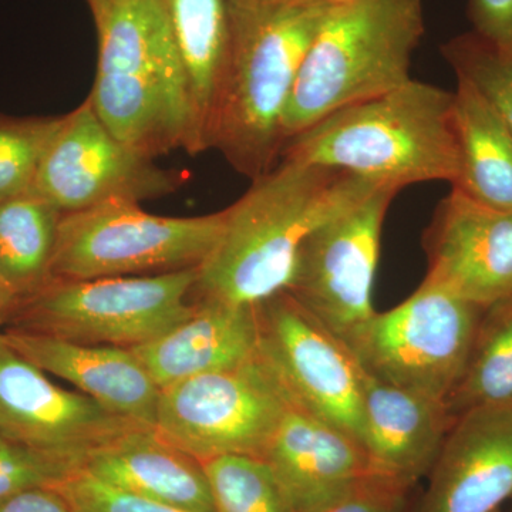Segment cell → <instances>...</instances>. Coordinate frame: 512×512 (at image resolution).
I'll use <instances>...</instances> for the list:
<instances>
[{
    "label": "cell",
    "instance_id": "1",
    "mask_svg": "<svg viewBox=\"0 0 512 512\" xmlns=\"http://www.w3.org/2000/svg\"><path fill=\"white\" fill-rule=\"evenodd\" d=\"M382 187L338 168L279 161L224 210L220 239L198 268L192 301L255 306L286 291L306 237Z\"/></svg>",
    "mask_w": 512,
    "mask_h": 512
},
{
    "label": "cell",
    "instance_id": "2",
    "mask_svg": "<svg viewBox=\"0 0 512 512\" xmlns=\"http://www.w3.org/2000/svg\"><path fill=\"white\" fill-rule=\"evenodd\" d=\"M231 39L208 150L254 181L274 170L282 121L303 60L330 9L326 0H228Z\"/></svg>",
    "mask_w": 512,
    "mask_h": 512
},
{
    "label": "cell",
    "instance_id": "3",
    "mask_svg": "<svg viewBox=\"0 0 512 512\" xmlns=\"http://www.w3.org/2000/svg\"><path fill=\"white\" fill-rule=\"evenodd\" d=\"M93 110L111 134L156 160L202 153L187 76L163 0H111L96 22Z\"/></svg>",
    "mask_w": 512,
    "mask_h": 512
},
{
    "label": "cell",
    "instance_id": "4",
    "mask_svg": "<svg viewBox=\"0 0 512 512\" xmlns=\"http://www.w3.org/2000/svg\"><path fill=\"white\" fill-rule=\"evenodd\" d=\"M281 160L338 168L400 191L453 185L460 174L454 92L412 79L306 128L286 141Z\"/></svg>",
    "mask_w": 512,
    "mask_h": 512
},
{
    "label": "cell",
    "instance_id": "5",
    "mask_svg": "<svg viewBox=\"0 0 512 512\" xmlns=\"http://www.w3.org/2000/svg\"><path fill=\"white\" fill-rule=\"evenodd\" d=\"M424 32L423 0H348L330 6L285 109L284 146L329 114L410 82Z\"/></svg>",
    "mask_w": 512,
    "mask_h": 512
},
{
    "label": "cell",
    "instance_id": "6",
    "mask_svg": "<svg viewBox=\"0 0 512 512\" xmlns=\"http://www.w3.org/2000/svg\"><path fill=\"white\" fill-rule=\"evenodd\" d=\"M198 268L147 276L53 281L22 299L2 329L133 349L191 315Z\"/></svg>",
    "mask_w": 512,
    "mask_h": 512
},
{
    "label": "cell",
    "instance_id": "7",
    "mask_svg": "<svg viewBox=\"0 0 512 512\" xmlns=\"http://www.w3.org/2000/svg\"><path fill=\"white\" fill-rule=\"evenodd\" d=\"M224 218V211L200 217H163L126 200L63 214L50 282L200 268L220 239Z\"/></svg>",
    "mask_w": 512,
    "mask_h": 512
},
{
    "label": "cell",
    "instance_id": "8",
    "mask_svg": "<svg viewBox=\"0 0 512 512\" xmlns=\"http://www.w3.org/2000/svg\"><path fill=\"white\" fill-rule=\"evenodd\" d=\"M484 309L424 278L406 301L373 313L348 346L370 376L447 402Z\"/></svg>",
    "mask_w": 512,
    "mask_h": 512
},
{
    "label": "cell",
    "instance_id": "9",
    "mask_svg": "<svg viewBox=\"0 0 512 512\" xmlns=\"http://www.w3.org/2000/svg\"><path fill=\"white\" fill-rule=\"evenodd\" d=\"M255 313L259 362L289 406L365 448L362 367L349 346L286 291L255 305Z\"/></svg>",
    "mask_w": 512,
    "mask_h": 512
},
{
    "label": "cell",
    "instance_id": "10",
    "mask_svg": "<svg viewBox=\"0 0 512 512\" xmlns=\"http://www.w3.org/2000/svg\"><path fill=\"white\" fill-rule=\"evenodd\" d=\"M289 404L268 370L254 360L161 390L156 429L202 461L262 457Z\"/></svg>",
    "mask_w": 512,
    "mask_h": 512
},
{
    "label": "cell",
    "instance_id": "11",
    "mask_svg": "<svg viewBox=\"0 0 512 512\" xmlns=\"http://www.w3.org/2000/svg\"><path fill=\"white\" fill-rule=\"evenodd\" d=\"M397 188H379L306 237L286 292L346 345L375 313L380 238Z\"/></svg>",
    "mask_w": 512,
    "mask_h": 512
},
{
    "label": "cell",
    "instance_id": "12",
    "mask_svg": "<svg viewBox=\"0 0 512 512\" xmlns=\"http://www.w3.org/2000/svg\"><path fill=\"white\" fill-rule=\"evenodd\" d=\"M180 171L158 167L117 140L89 99L64 114L37 170L32 190L62 214L89 210L103 202H138L165 197L185 183Z\"/></svg>",
    "mask_w": 512,
    "mask_h": 512
},
{
    "label": "cell",
    "instance_id": "13",
    "mask_svg": "<svg viewBox=\"0 0 512 512\" xmlns=\"http://www.w3.org/2000/svg\"><path fill=\"white\" fill-rule=\"evenodd\" d=\"M136 426L57 386L0 332V436L82 467L93 451Z\"/></svg>",
    "mask_w": 512,
    "mask_h": 512
},
{
    "label": "cell",
    "instance_id": "14",
    "mask_svg": "<svg viewBox=\"0 0 512 512\" xmlns=\"http://www.w3.org/2000/svg\"><path fill=\"white\" fill-rule=\"evenodd\" d=\"M426 279L488 308L512 298V212L451 188L424 232Z\"/></svg>",
    "mask_w": 512,
    "mask_h": 512
},
{
    "label": "cell",
    "instance_id": "15",
    "mask_svg": "<svg viewBox=\"0 0 512 512\" xmlns=\"http://www.w3.org/2000/svg\"><path fill=\"white\" fill-rule=\"evenodd\" d=\"M416 512H498L512 497V402L460 414Z\"/></svg>",
    "mask_w": 512,
    "mask_h": 512
},
{
    "label": "cell",
    "instance_id": "16",
    "mask_svg": "<svg viewBox=\"0 0 512 512\" xmlns=\"http://www.w3.org/2000/svg\"><path fill=\"white\" fill-rule=\"evenodd\" d=\"M295 512H323L376 473L359 441L289 406L262 454Z\"/></svg>",
    "mask_w": 512,
    "mask_h": 512
},
{
    "label": "cell",
    "instance_id": "17",
    "mask_svg": "<svg viewBox=\"0 0 512 512\" xmlns=\"http://www.w3.org/2000/svg\"><path fill=\"white\" fill-rule=\"evenodd\" d=\"M0 332L16 352L47 375L72 384L116 416L156 429L161 389L133 350L15 329Z\"/></svg>",
    "mask_w": 512,
    "mask_h": 512
},
{
    "label": "cell",
    "instance_id": "18",
    "mask_svg": "<svg viewBox=\"0 0 512 512\" xmlns=\"http://www.w3.org/2000/svg\"><path fill=\"white\" fill-rule=\"evenodd\" d=\"M362 402L373 470L410 485L429 476L456 420L447 403L382 382L363 369Z\"/></svg>",
    "mask_w": 512,
    "mask_h": 512
},
{
    "label": "cell",
    "instance_id": "19",
    "mask_svg": "<svg viewBox=\"0 0 512 512\" xmlns=\"http://www.w3.org/2000/svg\"><path fill=\"white\" fill-rule=\"evenodd\" d=\"M131 350L161 390L192 377L234 369L258 355L255 306L195 299L187 319Z\"/></svg>",
    "mask_w": 512,
    "mask_h": 512
},
{
    "label": "cell",
    "instance_id": "20",
    "mask_svg": "<svg viewBox=\"0 0 512 512\" xmlns=\"http://www.w3.org/2000/svg\"><path fill=\"white\" fill-rule=\"evenodd\" d=\"M97 480L190 512H215L200 460L154 427L136 426L97 448L82 466Z\"/></svg>",
    "mask_w": 512,
    "mask_h": 512
},
{
    "label": "cell",
    "instance_id": "21",
    "mask_svg": "<svg viewBox=\"0 0 512 512\" xmlns=\"http://www.w3.org/2000/svg\"><path fill=\"white\" fill-rule=\"evenodd\" d=\"M454 116L460 174L451 188L487 207L512 212L510 128L483 94L463 77H457Z\"/></svg>",
    "mask_w": 512,
    "mask_h": 512
},
{
    "label": "cell",
    "instance_id": "22",
    "mask_svg": "<svg viewBox=\"0 0 512 512\" xmlns=\"http://www.w3.org/2000/svg\"><path fill=\"white\" fill-rule=\"evenodd\" d=\"M197 121L202 153L208 150V133L225 66L231 25L228 0H163Z\"/></svg>",
    "mask_w": 512,
    "mask_h": 512
},
{
    "label": "cell",
    "instance_id": "23",
    "mask_svg": "<svg viewBox=\"0 0 512 512\" xmlns=\"http://www.w3.org/2000/svg\"><path fill=\"white\" fill-rule=\"evenodd\" d=\"M62 215L32 188L0 202V272L20 301L50 282Z\"/></svg>",
    "mask_w": 512,
    "mask_h": 512
},
{
    "label": "cell",
    "instance_id": "24",
    "mask_svg": "<svg viewBox=\"0 0 512 512\" xmlns=\"http://www.w3.org/2000/svg\"><path fill=\"white\" fill-rule=\"evenodd\" d=\"M512 402V298L488 306L478 322L463 375L447 399L454 417Z\"/></svg>",
    "mask_w": 512,
    "mask_h": 512
},
{
    "label": "cell",
    "instance_id": "25",
    "mask_svg": "<svg viewBox=\"0 0 512 512\" xmlns=\"http://www.w3.org/2000/svg\"><path fill=\"white\" fill-rule=\"evenodd\" d=\"M215 512H295L261 457L220 456L202 461Z\"/></svg>",
    "mask_w": 512,
    "mask_h": 512
},
{
    "label": "cell",
    "instance_id": "26",
    "mask_svg": "<svg viewBox=\"0 0 512 512\" xmlns=\"http://www.w3.org/2000/svg\"><path fill=\"white\" fill-rule=\"evenodd\" d=\"M63 116L0 119V202L32 188Z\"/></svg>",
    "mask_w": 512,
    "mask_h": 512
},
{
    "label": "cell",
    "instance_id": "27",
    "mask_svg": "<svg viewBox=\"0 0 512 512\" xmlns=\"http://www.w3.org/2000/svg\"><path fill=\"white\" fill-rule=\"evenodd\" d=\"M444 59L497 110L512 133V50L497 49L473 32L441 46Z\"/></svg>",
    "mask_w": 512,
    "mask_h": 512
},
{
    "label": "cell",
    "instance_id": "28",
    "mask_svg": "<svg viewBox=\"0 0 512 512\" xmlns=\"http://www.w3.org/2000/svg\"><path fill=\"white\" fill-rule=\"evenodd\" d=\"M77 464L19 446L0 436V498L36 487H57Z\"/></svg>",
    "mask_w": 512,
    "mask_h": 512
},
{
    "label": "cell",
    "instance_id": "29",
    "mask_svg": "<svg viewBox=\"0 0 512 512\" xmlns=\"http://www.w3.org/2000/svg\"><path fill=\"white\" fill-rule=\"evenodd\" d=\"M56 488L73 512H190L103 483L82 467Z\"/></svg>",
    "mask_w": 512,
    "mask_h": 512
},
{
    "label": "cell",
    "instance_id": "30",
    "mask_svg": "<svg viewBox=\"0 0 512 512\" xmlns=\"http://www.w3.org/2000/svg\"><path fill=\"white\" fill-rule=\"evenodd\" d=\"M413 485L373 473L348 497L323 512H409Z\"/></svg>",
    "mask_w": 512,
    "mask_h": 512
},
{
    "label": "cell",
    "instance_id": "31",
    "mask_svg": "<svg viewBox=\"0 0 512 512\" xmlns=\"http://www.w3.org/2000/svg\"><path fill=\"white\" fill-rule=\"evenodd\" d=\"M474 35L497 49L512 50V0H468Z\"/></svg>",
    "mask_w": 512,
    "mask_h": 512
},
{
    "label": "cell",
    "instance_id": "32",
    "mask_svg": "<svg viewBox=\"0 0 512 512\" xmlns=\"http://www.w3.org/2000/svg\"><path fill=\"white\" fill-rule=\"evenodd\" d=\"M0 512H73L56 487H36L0 498Z\"/></svg>",
    "mask_w": 512,
    "mask_h": 512
},
{
    "label": "cell",
    "instance_id": "33",
    "mask_svg": "<svg viewBox=\"0 0 512 512\" xmlns=\"http://www.w3.org/2000/svg\"><path fill=\"white\" fill-rule=\"evenodd\" d=\"M19 302L18 293L10 288L6 279L3 278L2 272H0V329L8 322L10 315L15 311Z\"/></svg>",
    "mask_w": 512,
    "mask_h": 512
},
{
    "label": "cell",
    "instance_id": "34",
    "mask_svg": "<svg viewBox=\"0 0 512 512\" xmlns=\"http://www.w3.org/2000/svg\"><path fill=\"white\" fill-rule=\"evenodd\" d=\"M94 16V22H97L109 8L111 0H87Z\"/></svg>",
    "mask_w": 512,
    "mask_h": 512
},
{
    "label": "cell",
    "instance_id": "35",
    "mask_svg": "<svg viewBox=\"0 0 512 512\" xmlns=\"http://www.w3.org/2000/svg\"><path fill=\"white\" fill-rule=\"evenodd\" d=\"M330 5H338V3L348 2V0H326Z\"/></svg>",
    "mask_w": 512,
    "mask_h": 512
},
{
    "label": "cell",
    "instance_id": "36",
    "mask_svg": "<svg viewBox=\"0 0 512 512\" xmlns=\"http://www.w3.org/2000/svg\"><path fill=\"white\" fill-rule=\"evenodd\" d=\"M510 512H512V508H511V511H510Z\"/></svg>",
    "mask_w": 512,
    "mask_h": 512
},
{
    "label": "cell",
    "instance_id": "37",
    "mask_svg": "<svg viewBox=\"0 0 512 512\" xmlns=\"http://www.w3.org/2000/svg\"><path fill=\"white\" fill-rule=\"evenodd\" d=\"M498 512H500V511H498Z\"/></svg>",
    "mask_w": 512,
    "mask_h": 512
}]
</instances>
